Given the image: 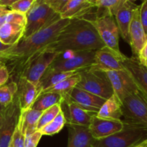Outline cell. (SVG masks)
<instances>
[{
    "label": "cell",
    "mask_w": 147,
    "mask_h": 147,
    "mask_svg": "<svg viewBox=\"0 0 147 147\" xmlns=\"http://www.w3.org/2000/svg\"><path fill=\"white\" fill-rule=\"evenodd\" d=\"M69 19H60L48 27L40 30L27 38L22 39L4 53L6 65L9 71L18 78L20 71L32 56L42 51L55 41L59 33L69 24Z\"/></svg>",
    "instance_id": "cell-1"
},
{
    "label": "cell",
    "mask_w": 147,
    "mask_h": 147,
    "mask_svg": "<svg viewBox=\"0 0 147 147\" xmlns=\"http://www.w3.org/2000/svg\"><path fill=\"white\" fill-rule=\"evenodd\" d=\"M98 33L86 19L70 20L57 37L45 50L55 53L97 50L104 47Z\"/></svg>",
    "instance_id": "cell-2"
},
{
    "label": "cell",
    "mask_w": 147,
    "mask_h": 147,
    "mask_svg": "<svg viewBox=\"0 0 147 147\" xmlns=\"http://www.w3.org/2000/svg\"><path fill=\"white\" fill-rule=\"evenodd\" d=\"M123 122V128L117 133L104 139L95 140L94 147H134L147 139V129Z\"/></svg>",
    "instance_id": "cell-3"
},
{
    "label": "cell",
    "mask_w": 147,
    "mask_h": 147,
    "mask_svg": "<svg viewBox=\"0 0 147 147\" xmlns=\"http://www.w3.org/2000/svg\"><path fill=\"white\" fill-rule=\"evenodd\" d=\"M60 19V14L54 11L47 3L36 0L26 14L25 28L22 39L27 38Z\"/></svg>",
    "instance_id": "cell-4"
},
{
    "label": "cell",
    "mask_w": 147,
    "mask_h": 147,
    "mask_svg": "<svg viewBox=\"0 0 147 147\" xmlns=\"http://www.w3.org/2000/svg\"><path fill=\"white\" fill-rule=\"evenodd\" d=\"M80 81L76 87L106 100L113 94V88L106 72L98 69H84L79 71Z\"/></svg>",
    "instance_id": "cell-5"
},
{
    "label": "cell",
    "mask_w": 147,
    "mask_h": 147,
    "mask_svg": "<svg viewBox=\"0 0 147 147\" xmlns=\"http://www.w3.org/2000/svg\"><path fill=\"white\" fill-rule=\"evenodd\" d=\"M95 51H68L70 53L68 55L65 53H60L49 67L61 72H79L89 68L94 64Z\"/></svg>",
    "instance_id": "cell-6"
},
{
    "label": "cell",
    "mask_w": 147,
    "mask_h": 147,
    "mask_svg": "<svg viewBox=\"0 0 147 147\" xmlns=\"http://www.w3.org/2000/svg\"><path fill=\"white\" fill-rule=\"evenodd\" d=\"M60 54L47 50L37 53L22 67L17 79L24 78L36 86L46 70Z\"/></svg>",
    "instance_id": "cell-7"
},
{
    "label": "cell",
    "mask_w": 147,
    "mask_h": 147,
    "mask_svg": "<svg viewBox=\"0 0 147 147\" xmlns=\"http://www.w3.org/2000/svg\"><path fill=\"white\" fill-rule=\"evenodd\" d=\"M124 121L147 129V99L139 90L126 96L122 101Z\"/></svg>",
    "instance_id": "cell-8"
},
{
    "label": "cell",
    "mask_w": 147,
    "mask_h": 147,
    "mask_svg": "<svg viewBox=\"0 0 147 147\" xmlns=\"http://www.w3.org/2000/svg\"><path fill=\"white\" fill-rule=\"evenodd\" d=\"M87 20L96 28L105 46L117 53H121L119 49V30L113 16L107 14Z\"/></svg>",
    "instance_id": "cell-9"
},
{
    "label": "cell",
    "mask_w": 147,
    "mask_h": 147,
    "mask_svg": "<svg viewBox=\"0 0 147 147\" xmlns=\"http://www.w3.org/2000/svg\"><path fill=\"white\" fill-rule=\"evenodd\" d=\"M20 116V105L16 94L14 100L0 112V147H9Z\"/></svg>",
    "instance_id": "cell-10"
},
{
    "label": "cell",
    "mask_w": 147,
    "mask_h": 147,
    "mask_svg": "<svg viewBox=\"0 0 147 147\" xmlns=\"http://www.w3.org/2000/svg\"><path fill=\"white\" fill-rule=\"evenodd\" d=\"M124 55L104 46L95 51V61L92 68L103 72L123 70L121 65Z\"/></svg>",
    "instance_id": "cell-11"
},
{
    "label": "cell",
    "mask_w": 147,
    "mask_h": 147,
    "mask_svg": "<svg viewBox=\"0 0 147 147\" xmlns=\"http://www.w3.org/2000/svg\"><path fill=\"white\" fill-rule=\"evenodd\" d=\"M106 73L110 80L114 94L121 102L126 96L139 90L133 79L124 69L108 71Z\"/></svg>",
    "instance_id": "cell-12"
},
{
    "label": "cell",
    "mask_w": 147,
    "mask_h": 147,
    "mask_svg": "<svg viewBox=\"0 0 147 147\" xmlns=\"http://www.w3.org/2000/svg\"><path fill=\"white\" fill-rule=\"evenodd\" d=\"M61 110L64 113L66 123L88 127L92 118L96 113L84 110L68 99H63Z\"/></svg>",
    "instance_id": "cell-13"
},
{
    "label": "cell",
    "mask_w": 147,
    "mask_h": 147,
    "mask_svg": "<svg viewBox=\"0 0 147 147\" xmlns=\"http://www.w3.org/2000/svg\"><path fill=\"white\" fill-rule=\"evenodd\" d=\"M64 99H68L84 110L96 114L106 100V99L77 87H75L69 93L68 96Z\"/></svg>",
    "instance_id": "cell-14"
},
{
    "label": "cell",
    "mask_w": 147,
    "mask_h": 147,
    "mask_svg": "<svg viewBox=\"0 0 147 147\" xmlns=\"http://www.w3.org/2000/svg\"><path fill=\"white\" fill-rule=\"evenodd\" d=\"M123 128V122L122 120L100 119L96 115L92 118L88 130L93 139L98 140L111 136L120 131Z\"/></svg>",
    "instance_id": "cell-15"
},
{
    "label": "cell",
    "mask_w": 147,
    "mask_h": 147,
    "mask_svg": "<svg viewBox=\"0 0 147 147\" xmlns=\"http://www.w3.org/2000/svg\"><path fill=\"white\" fill-rule=\"evenodd\" d=\"M121 65L133 79L139 91L147 99V69L136 58L126 55L122 59Z\"/></svg>",
    "instance_id": "cell-16"
},
{
    "label": "cell",
    "mask_w": 147,
    "mask_h": 147,
    "mask_svg": "<svg viewBox=\"0 0 147 147\" xmlns=\"http://www.w3.org/2000/svg\"><path fill=\"white\" fill-rule=\"evenodd\" d=\"M138 5L134 9L129 30V45L131 47L133 57L137 59L139 52L146 41V37L140 20V12Z\"/></svg>",
    "instance_id": "cell-17"
},
{
    "label": "cell",
    "mask_w": 147,
    "mask_h": 147,
    "mask_svg": "<svg viewBox=\"0 0 147 147\" xmlns=\"http://www.w3.org/2000/svg\"><path fill=\"white\" fill-rule=\"evenodd\" d=\"M68 129L67 147H94L96 139L89 132L88 127L66 123Z\"/></svg>",
    "instance_id": "cell-18"
},
{
    "label": "cell",
    "mask_w": 147,
    "mask_h": 147,
    "mask_svg": "<svg viewBox=\"0 0 147 147\" xmlns=\"http://www.w3.org/2000/svg\"><path fill=\"white\" fill-rule=\"evenodd\" d=\"M17 96L19 100L20 113H24L31 108L37 96L36 86L24 78L17 79Z\"/></svg>",
    "instance_id": "cell-19"
},
{
    "label": "cell",
    "mask_w": 147,
    "mask_h": 147,
    "mask_svg": "<svg viewBox=\"0 0 147 147\" xmlns=\"http://www.w3.org/2000/svg\"><path fill=\"white\" fill-rule=\"evenodd\" d=\"M138 7L134 3L129 2L126 1L123 5L119 9L114 16L116 18V22L117 24L119 30V34L121 35L122 38L129 44V30L131 22L134 11Z\"/></svg>",
    "instance_id": "cell-20"
},
{
    "label": "cell",
    "mask_w": 147,
    "mask_h": 147,
    "mask_svg": "<svg viewBox=\"0 0 147 147\" xmlns=\"http://www.w3.org/2000/svg\"><path fill=\"white\" fill-rule=\"evenodd\" d=\"M95 7L93 4L86 0H70L60 11L62 19L83 18L87 15Z\"/></svg>",
    "instance_id": "cell-21"
},
{
    "label": "cell",
    "mask_w": 147,
    "mask_h": 147,
    "mask_svg": "<svg viewBox=\"0 0 147 147\" xmlns=\"http://www.w3.org/2000/svg\"><path fill=\"white\" fill-rule=\"evenodd\" d=\"M77 73H78V72L57 71V70H53V69L48 67L36 86L37 96L44 90L55 86L60 81L73 76Z\"/></svg>",
    "instance_id": "cell-22"
},
{
    "label": "cell",
    "mask_w": 147,
    "mask_h": 147,
    "mask_svg": "<svg viewBox=\"0 0 147 147\" xmlns=\"http://www.w3.org/2000/svg\"><path fill=\"white\" fill-rule=\"evenodd\" d=\"M96 116L109 120H121L123 117L122 102L116 95L113 94L105 101Z\"/></svg>",
    "instance_id": "cell-23"
},
{
    "label": "cell",
    "mask_w": 147,
    "mask_h": 147,
    "mask_svg": "<svg viewBox=\"0 0 147 147\" xmlns=\"http://www.w3.org/2000/svg\"><path fill=\"white\" fill-rule=\"evenodd\" d=\"M24 28L25 26L21 24L5 22L0 27V41L7 45H15L23 37Z\"/></svg>",
    "instance_id": "cell-24"
},
{
    "label": "cell",
    "mask_w": 147,
    "mask_h": 147,
    "mask_svg": "<svg viewBox=\"0 0 147 147\" xmlns=\"http://www.w3.org/2000/svg\"><path fill=\"white\" fill-rule=\"evenodd\" d=\"M42 113V111L32 109H30L24 113H20L19 123L24 136L37 131V126Z\"/></svg>",
    "instance_id": "cell-25"
},
{
    "label": "cell",
    "mask_w": 147,
    "mask_h": 147,
    "mask_svg": "<svg viewBox=\"0 0 147 147\" xmlns=\"http://www.w3.org/2000/svg\"><path fill=\"white\" fill-rule=\"evenodd\" d=\"M63 96L55 93H42L39 94L30 109L43 112L56 104H61Z\"/></svg>",
    "instance_id": "cell-26"
},
{
    "label": "cell",
    "mask_w": 147,
    "mask_h": 147,
    "mask_svg": "<svg viewBox=\"0 0 147 147\" xmlns=\"http://www.w3.org/2000/svg\"><path fill=\"white\" fill-rule=\"evenodd\" d=\"M79 81H80V74H79L78 72V73H76V74L73 75V76H70V77L62 80L60 83L56 84L55 86H53V87L44 90V91L42 92L41 93H55L60 95L61 96H63V99H64L65 98L67 97L69 93H70V91H71L75 87H76V86H77L78 83H79Z\"/></svg>",
    "instance_id": "cell-27"
},
{
    "label": "cell",
    "mask_w": 147,
    "mask_h": 147,
    "mask_svg": "<svg viewBox=\"0 0 147 147\" xmlns=\"http://www.w3.org/2000/svg\"><path fill=\"white\" fill-rule=\"evenodd\" d=\"M126 1L127 0H98L95 4L96 11L94 13V17L107 14L114 17Z\"/></svg>",
    "instance_id": "cell-28"
},
{
    "label": "cell",
    "mask_w": 147,
    "mask_h": 147,
    "mask_svg": "<svg viewBox=\"0 0 147 147\" xmlns=\"http://www.w3.org/2000/svg\"><path fill=\"white\" fill-rule=\"evenodd\" d=\"M17 88V82L14 80L0 86V104L4 107L9 106L14 100Z\"/></svg>",
    "instance_id": "cell-29"
},
{
    "label": "cell",
    "mask_w": 147,
    "mask_h": 147,
    "mask_svg": "<svg viewBox=\"0 0 147 147\" xmlns=\"http://www.w3.org/2000/svg\"><path fill=\"white\" fill-rule=\"evenodd\" d=\"M65 124L66 119L65 118L64 113L61 110L60 113L57 114V116L51 122L47 123L46 126H45L39 131L41 132L42 136L43 135L53 136V135L59 133L65 126Z\"/></svg>",
    "instance_id": "cell-30"
},
{
    "label": "cell",
    "mask_w": 147,
    "mask_h": 147,
    "mask_svg": "<svg viewBox=\"0 0 147 147\" xmlns=\"http://www.w3.org/2000/svg\"><path fill=\"white\" fill-rule=\"evenodd\" d=\"M61 111V104H56L52 106L50 109H46L42 112L40 119H39L38 123L37 126V130L39 131L44 127L45 126L51 122Z\"/></svg>",
    "instance_id": "cell-31"
},
{
    "label": "cell",
    "mask_w": 147,
    "mask_h": 147,
    "mask_svg": "<svg viewBox=\"0 0 147 147\" xmlns=\"http://www.w3.org/2000/svg\"><path fill=\"white\" fill-rule=\"evenodd\" d=\"M35 1L36 0H19L17 2L11 4L9 8L11 11H15L26 14Z\"/></svg>",
    "instance_id": "cell-32"
},
{
    "label": "cell",
    "mask_w": 147,
    "mask_h": 147,
    "mask_svg": "<svg viewBox=\"0 0 147 147\" xmlns=\"http://www.w3.org/2000/svg\"><path fill=\"white\" fill-rule=\"evenodd\" d=\"M24 142H25V136L22 131L21 126L18 121L14 134H13L11 145L12 147H25Z\"/></svg>",
    "instance_id": "cell-33"
},
{
    "label": "cell",
    "mask_w": 147,
    "mask_h": 147,
    "mask_svg": "<svg viewBox=\"0 0 147 147\" xmlns=\"http://www.w3.org/2000/svg\"><path fill=\"white\" fill-rule=\"evenodd\" d=\"M6 22H11L15 24H21L25 26L26 24V14L17 12L15 11H11L9 9L7 17Z\"/></svg>",
    "instance_id": "cell-34"
},
{
    "label": "cell",
    "mask_w": 147,
    "mask_h": 147,
    "mask_svg": "<svg viewBox=\"0 0 147 147\" xmlns=\"http://www.w3.org/2000/svg\"><path fill=\"white\" fill-rule=\"evenodd\" d=\"M42 134L40 131H36L30 134L25 136V142L24 146L25 147H37L41 139Z\"/></svg>",
    "instance_id": "cell-35"
},
{
    "label": "cell",
    "mask_w": 147,
    "mask_h": 147,
    "mask_svg": "<svg viewBox=\"0 0 147 147\" xmlns=\"http://www.w3.org/2000/svg\"><path fill=\"white\" fill-rule=\"evenodd\" d=\"M140 20L147 39V0H144L139 7Z\"/></svg>",
    "instance_id": "cell-36"
},
{
    "label": "cell",
    "mask_w": 147,
    "mask_h": 147,
    "mask_svg": "<svg viewBox=\"0 0 147 147\" xmlns=\"http://www.w3.org/2000/svg\"><path fill=\"white\" fill-rule=\"evenodd\" d=\"M9 76V71L6 63L3 61H0V86L8 82Z\"/></svg>",
    "instance_id": "cell-37"
},
{
    "label": "cell",
    "mask_w": 147,
    "mask_h": 147,
    "mask_svg": "<svg viewBox=\"0 0 147 147\" xmlns=\"http://www.w3.org/2000/svg\"><path fill=\"white\" fill-rule=\"evenodd\" d=\"M69 1L70 0H50L45 3H47L54 11L60 14V11L63 9V7L67 4Z\"/></svg>",
    "instance_id": "cell-38"
},
{
    "label": "cell",
    "mask_w": 147,
    "mask_h": 147,
    "mask_svg": "<svg viewBox=\"0 0 147 147\" xmlns=\"http://www.w3.org/2000/svg\"><path fill=\"white\" fill-rule=\"evenodd\" d=\"M137 60L144 67L147 69V40L138 55Z\"/></svg>",
    "instance_id": "cell-39"
},
{
    "label": "cell",
    "mask_w": 147,
    "mask_h": 147,
    "mask_svg": "<svg viewBox=\"0 0 147 147\" xmlns=\"http://www.w3.org/2000/svg\"><path fill=\"white\" fill-rule=\"evenodd\" d=\"M9 11V9L0 13V27L7 22V17Z\"/></svg>",
    "instance_id": "cell-40"
},
{
    "label": "cell",
    "mask_w": 147,
    "mask_h": 147,
    "mask_svg": "<svg viewBox=\"0 0 147 147\" xmlns=\"http://www.w3.org/2000/svg\"><path fill=\"white\" fill-rule=\"evenodd\" d=\"M17 1L19 0H0V4L7 7H9L11 4L17 2Z\"/></svg>",
    "instance_id": "cell-41"
},
{
    "label": "cell",
    "mask_w": 147,
    "mask_h": 147,
    "mask_svg": "<svg viewBox=\"0 0 147 147\" xmlns=\"http://www.w3.org/2000/svg\"><path fill=\"white\" fill-rule=\"evenodd\" d=\"M11 47V46L4 44V43L1 42L0 41V54H4V53H5L7 50H8Z\"/></svg>",
    "instance_id": "cell-42"
},
{
    "label": "cell",
    "mask_w": 147,
    "mask_h": 147,
    "mask_svg": "<svg viewBox=\"0 0 147 147\" xmlns=\"http://www.w3.org/2000/svg\"><path fill=\"white\" fill-rule=\"evenodd\" d=\"M134 147H147V139L143 141V142H141V143L138 144L136 145V146H135Z\"/></svg>",
    "instance_id": "cell-43"
},
{
    "label": "cell",
    "mask_w": 147,
    "mask_h": 147,
    "mask_svg": "<svg viewBox=\"0 0 147 147\" xmlns=\"http://www.w3.org/2000/svg\"><path fill=\"white\" fill-rule=\"evenodd\" d=\"M0 61H3L4 63H6L7 61V58H6L4 54H0Z\"/></svg>",
    "instance_id": "cell-44"
},
{
    "label": "cell",
    "mask_w": 147,
    "mask_h": 147,
    "mask_svg": "<svg viewBox=\"0 0 147 147\" xmlns=\"http://www.w3.org/2000/svg\"><path fill=\"white\" fill-rule=\"evenodd\" d=\"M7 9H9L8 7H5V6L1 5V4H0V13L2 12V11H6V10H7Z\"/></svg>",
    "instance_id": "cell-45"
},
{
    "label": "cell",
    "mask_w": 147,
    "mask_h": 147,
    "mask_svg": "<svg viewBox=\"0 0 147 147\" xmlns=\"http://www.w3.org/2000/svg\"><path fill=\"white\" fill-rule=\"evenodd\" d=\"M87 1H88V2H90V4H93V5L95 6V4H96V3L97 2L98 0H86Z\"/></svg>",
    "instance_id": "cell-46"
},
{
    "label": "cell",
    "mask_w": 147,
    "mask_h": 147,
    "mask_svg": "<svg viewBox=\"0 0 147 147\" xmlns=\"http://www.w3.org/2000/svg\"><path fill=\"white\" fill-rule=\"evenodd\" d=\"M4 108H5V107H4V106H3L2 105H1V104H0V112H1V111H2L4 110Z\"/></svg>",
    "instance_id": "cell-47"
},
{
    "label": "cell",
    "mask_w": 147,
    "mask_h": 147,
    "mask_svg": "<svg viewBox=\"0 0 147 147\" xmlns=\"http://www.w3.org/2000/svg\"><path fill=\"white\" fill-rule=\"evenodd\" d=\"M128 1H129V2H131V3H134L136 1H138V0H127ZM142 1H144V0H142Z\"/></svg>",
    "instance_id": "cell-48"
},
{
    "label": "cell",
    "mask_w": 147,
    "mask_h": 147,
    "mask_svg": "<svg viewBox=\"0 0 147 147\" xmlns=\"http://www.w3.org/2000/svg\"><path fill=\"white\" fill-rule=\"evenodd\" d=\"M40 1H44V2H47V1H50V0H40Z\"/></svg>",
    "instance_id": "cell-49"
},
{
    "label": "cell",
    "mask_w": 147,
    "mask_h": 147,
    "mask_svg": "<svg viewBox=\"0 0 147 147\" xmlns=\"http://www.w3.org/2000/svg\"><path fill=\"white\" fill-rule=\"evenodd\" d=\"M9 147H12V146H11V144H10V146H9Z\"/></svg>",
    "instance_id": "cell-50"
}]
</instances>
